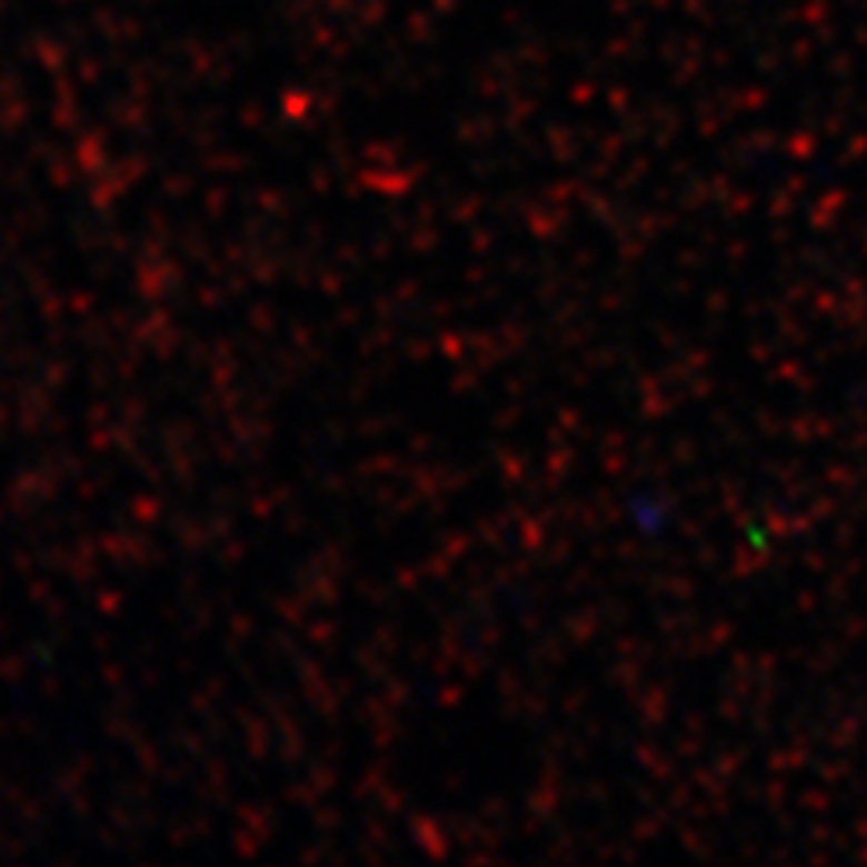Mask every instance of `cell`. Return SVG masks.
I'll use <instances>...</instances> for the list:
<instances>
[]
</instances>
